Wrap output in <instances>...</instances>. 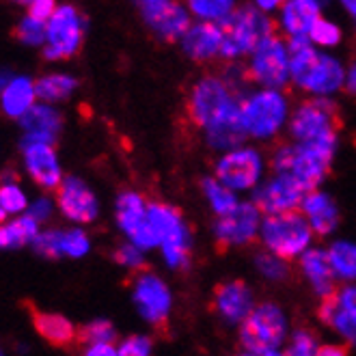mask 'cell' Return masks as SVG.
Returning a JSON list of instances; mask_svg holds the SVG:
<instances>
[{
    "mask_svg": "<svg viewBox=\"0 0 356 356\" xmlns=\"http://www.w3.org/2000/svg\"><path fill=\"white\" fill-rule=\"evenodd\" d=\"M240 104L238 91L229 87L225 78L205 76L191 91L188 113L214 149L232 152L242 147L240 143L246 138Z\"/></svg>",
    "mask_w": 356,
    "mask_h": 356,
    "instance_id": "6da1fadb",
    "label": "cell"
},
{
    "mask_svg": "<svg viewBox=\"0 0 356 356\" xmlns=\"http://www.w3.org/2000/svg\"><path fill=\"white\" fill-rule=\"evenodd\" d=\"M287 48L291 54V82L298 89L318 97H328L346 87V70L341 60L318 52L307 37L289 39Z\"/></svg>",
    "mask_w": 356,
    "mask_h": 356,
    "instance_id": "7a4b0ae2",
    "label": "cell"
},
{
    "mask_svg": "<svg viewBox=\"0 0 356 356\" xmlns=\"http://www.w3.org/2000/svg\"><path fill=\"white\" fill-rule=\"evenodd\" d=\"M334 149L337 145H281L272 156V169L294 179L305 193H313L326 177Z\"/></svg>",
    "mask_w": 356,
    "mask_h": 356,
    "instance_id": "3957f363",
    "label": "cell"
},
{
    "mask_svg": "<svg viewBox=\"0 0 356 356\" xmlns=\"http://www.w3.org/2000/svg\"><path fill=\"white\" fill-rule=\"evenodd\" d=\"M222 26L225 48L222 58H238L242 54H253L261 44L275 37L272 17L257 7H246L232 13Z\"/></svg>",
    "mask_w": 356,
    "mask_h": 356,
    "instance_id": "277c9868",
    "label": "cell"
},
{
    "mask_svg": "<svg viewBox=\"0 0 356 356\" xmlns=\"http://www.w3.org/2000/svg\"><path fill=\"white\" fill-rule=\"evenodd\" d=\"M259 238L268 253L277 255L281 259H294L302 257L313 240V232L302 216V212H287V214H275L266 216L261 220Z\"/></svg>",
    "mask_w": 356,
    "mask_h": 356,
    "instance_id": "5b68a950",
    "label": "cell"
},
{
    "mask_svg": "<svg viewBox=\"0 0 356 356\" xmlns=\"http://www.w3.org/2000/svg\"><path fill=\"white\" fill-rule=\"evenodd\" d=\"M339 111L328 97L302 102L289 119V132L302 145H337Z\"/></svg>",
    "mask_w": 356,
    "mask_h": 356,
    "instance_id": "8992f818",
    "label": "cell"
},
{
    "mask_svg": "<svg viewBox=\"0 0 356 356\" xmlns=\"http://www.w3.org/2000/svg\"><path fill=\"white\" fill-rule=\"evenodd\" d=\"M240 113H242V125L246 136L268 140L281 132V128L287 121L289 108H287V99L281 91L259 89L242 99Z\"/></svg>",
    "mask_w": 356,
    "mask_h": 356,
    "instance_id": "52a82bcc",
    "label": "cell"
},
{
    "mask_svg": "<svg viewBox=\"0 0 356 356\" xmlns=\"http://www.w3.org/2000/svg\"><path fill=\"white\" fill-rule=\"evenodd\" d=\"M149 220L158 236V246L162 248L164 261L171 268H186L191 264V232L173 205L160 201L149 203Z\"/></svg>",
    "mask_w": 356,
    "mask_h": 356,
    "instance_id": "ba28073f",
    "label": "cell"
},
{
    "mask_svg": "<svg viewBox=\"0 0 356 356\" xmlns=\"http://www.w3.org/2000/svg\"><path fill=\"white\" fill-rule=\"evenodd\" d=\"M287 320L285 313L275 302L257 305L250 316L240 324V341L248 354H268L277 352L285 339Z\"/></svg>",
    "mask_w": 356,
    "mask_h": 356,
    "instance_id": "9c48e42d",
    "label": "cell"
},
{
    "mask_svg": "<svg viewBox=\"0 0 356 356\" xmlns=\"http://www.w3.org/2000/svg\"><path fill=\"white\" fill-rule=\"evenodd\" d=\"M85 26H87L85 17H82V13L76 7L72 5L56 7L54 15L46 24L44 56L48 60H60L74 56L82 46Z\"/></svg>",
    "mask_w": 356,
    "mask_h": 356,
    "instance_id": "30bf717a",
    "label": "cell"
},
{
    "mask_svg": "<svg viewBox=\"0 0 356 356\" xmlns=\"http://www.w3.org/2000/svg\"><path fill=\"white\" fill-rule=\"evenodd\" d=\"M248 76L264 89L279 91L285 87L291 80V54L285 41L272 37L250 54Z\"/></svg>",
    "mask_w": 356,
    "mask_h": 356,
    "instance_id": "8fae6325",
    "label": "cell"
},
{
    "mask_svg": "<svg viewBox=\"0 0 356 356\" xmlns=\"http://www.w3.org/2000/svg\"><path fill=\"white\" fill-rule=\"evenodd\" d=\"M261 173L264 158L253 147H238L232 152H225L216 162V179L234 193L257 188Z\"/></svg>",
    "mask_w": 356,
    "mask_h": 356,
    "instance_id": "7c38bea8",
    "label": "cell"
},
{
    "mask_svg": "<svg viewBox=\"0 0 356 356\" xmlns=\"http://www.w3.org/2000/svg\"><path fill=\"white\" fill-rule=\"evenodd\" d=\"M117 225L140 250L158 246V236L149 220V203L138 193H121L117 199Z\"/></svg>",
    "mask_w": 356,
    "mask_h": 356,
    "instance_id": "4fadbf2b",
    "label": "cell"
},
{
    "mask_svg": "<svg viewBox=\"0 0 356 356\" xmlns=\"http://www.w3.org/2000/svg\"><path fill=\"white\" fill-rule=\"evenodd\" d=\"M261 232V212L255 203H240L234 212L220 216L214 234L222 248L246 246L253 242Z\"/></svg>",
    "mask_w": 356,
    "mask_h": 356,
    "instance_id": "5bb4252c",
    "label": "cell"
},
{
    "mask_svg": "<svg viewBox=\"0 0 356 356\" xmlns=\"http://www.w3.org/2000/svg\"><path fill=\"white\" fill-rule=\"evenodd\" d=\"M140 15L147 29L164 41L184 39L188 29L193 26L191 13L171 0H145L140 3Z\"/></svg>",
    "mask_w": 356,
    "mask_h": 356,
    "instance_id": "9a60e30c",
    "label": "cell"
},
{
    "mask_svg": "<svg viewBox=\"0 0 356 356\" xmlns=\"http://www.w3.org/2000/svg\"><path fill=\"white\" fill-rule=\"evenodd\" d=\"M134 305L140 316L152 324H164L171 313V291L166 283L152 275V272H138L134 279Z\"/></svg>",
    "mask_w": 356,
    "mask_h": 356,
    "instance_id": "2e32d148",
    "label": "cell"
},
{
    "mask_svg": "<svg viewBox=\"0 0 356 356\" xmlns=\"http://www.w3.org/2000/svg\"><path fill=\"white\" fill-rule=\"evenodd\" d=\"M305 195L307 193L294 179H289L285 175H275L266 184L257 186L253 203L266 216H275V214L296 212L302 203V199H305Z\"/></svg>",
    "mask_w": 356,
    "mask_h": 356,
    "instance_id": "e0dca14e",
    "label": "cell"
},
{
    "mask_svg": "<svg viewBox=\"0 0 356 356\" xmlns=\"http://www.w3.org/2000/svg\"><path fill=\"white\" fill-rule=\"evenodd\" d=\"M320 318L334 332L356 346V283H350L322 300Z\"/></svg>",
    "mask_w": 356,
    "mask_h": 356,
    "instance_id": "ac0fdd59",
    "label": "cell"
},
{
    "mask_svg": "<svg viewBox=\"0 0 356 356\" xmlns=\"http://www.w3.org/2000/svg\"><path fill=\"white\" fill-rule=\"evenodd\" d=\"M56 203H58V209L63 212V216L70 218L72 222L87 225V222H93L99 214L97 197L80 177L63 179V184L58 186Z\"/></svg>",
    "mask_w": 356,
    "mask_h": 356,
    "instance_id": "d6986e66",
    "label": "cell"
},
{
    "mask_svg": "<svg viewBox=\"0 0 356 356\" xmlns=\"http://www.w3.org/2000/svg\"><path fill=\"white\" fill-rule=\"evenodd\" d=\"M22 160H24L29 175L41 188L52 191V188H58L63 184L60 162L52 145L22 140Z\"/></svg>",
    "mask_w": 356,
    "mask_h": 356,
    "instance_id": "ffe728a7",
    "label": "cell"
},
{
    "mask_svg": "<svg viewBox=\"0 0 356 356\" xmlns=\"http://www.w3.org/2000/svg\"><path fill=\"white\" fill-rule=\"evenodd\" d=\"M214 309L229 324H242L253 311V291L242 281H229L216 287Z\"/></svg>",
    "mask_w": 356,
    "mask_h": 356,
    "instance_id": "44dd1931",
    "label": "cell"
},
{
    "mask_svg": "<svg viewBox=\"0 0 356 356\" xmlns=\"http://www.w3.org/2000/svg\"><path fill=\"white\" fill-rule=\"evenodd\" d=\"M181 48L195 60H212L222 56V48H225L222 26L207 24V22L193 24L181 39Z\"/></svg>",
    "mask_w": 356,
    "mask_h": 356,
    "instance_id": "7402d4cb",
    "label": "cell"
},
{
    "mask_svg": "<svg viewBox=\"0 0 356 356\" xmlns=\"http://www.w3.org/2000/svg\"><path fill=\"white\" fill-rule=\"evenodd\" d=\"M63 128L60 113L50 104H37V106L22 119L24 140L29 143H46L54 145Z\"/></svg>",
    "mask_w": 356,
    "mask_h": 356,
    "instance_id": "603a6c76",
    "label": "cell"
},
{
    "mask_svg": "<svg viewBox=\"0 0 356 356\" xmlns=\"http://www.w3.org/2000/svg\"><path fill=\"white\" fill-rule=\"evenodd\" d=\"M300 209H302V216L307 218L311 232L316 236H328L334 232V227L339 222V212H337V205L334 201L320 193V191H313V193H307L302 203H300Z\"/></svg>",
    "mask_w": 356,
    "mask_h": 356,
    "instance_id": "cb8c5ba5",
    "label": "cell"
},
{
    "mask_svg": "<svg viewBox=\"0 0 356 356\" xmlns=\"http://www.w3.org/2000/svg\"><path fill=\"white\" fill-rule=\"evenodd\" d=\"M35 99H37L35 82L26 76H13L5 91L0 93V108H3L7 117L22 121L37 106Z\"/></svg>",
    "mask_w": 356,
    "mask_h": 356,
    "instance_id": "d4e9b609",
    "label": "cell"
},
{
    "mask_svg": "<svg viewBox=\"0 0 356 356\" xmlns=\"http://www.w3.org/2000/svg\"><path fill=\"white\" fill-rule=\"evenodd\" d=\"M320 17V5L313 0H291V3L281 5V26L289 39H309V33Z\"/></svg>",
    "mask_w": 356,
    "mask_h": 356,
    "instance_id": "484cf974",
    "label": "cell"
},
{
    "mask_svg": "<svg viewBox=\"0 0 356 356\" xmlns=\"http://www.w3.org/2000/svg\"><path fill=\"white\" fill-rule=\"evenodd\" d=\"M300 270H302V275L309 279V283L313 285V289L322 296V300L334 294V289H332L334 275L330 270L326 250L309 248L307 253L300 257Z\"/></svg>",
    "mask_w": 356,
    "mask_h": 356,
    "instance_id": "4316f807",
    "label": "cell"
},
{
    "mask_svg": "<svg viewBox=\"0 0 356 356\" xmlns=\"http://www.w3.org/2000/svg\"><path fill=\"white\" fill-rule=\"evenodd\" d=\"M33 322L37 332L52 346H70L76 339L74 324L58 313H35Z\"/></svg>",
    "mask_w": 356,
    "mask_h": 356,
    "instance_id": "83f0119b",
    "label": "cell"
},
{
    "mask_svg": "<svg viewBox=\"0 0 356 356\" xmlns=\"http://www.w3.org/2000/svg\"><path fill=\"white\" fill-rule=\"evenodd\" d=\"M328 264L334 279H341L348 285L356 283V244L352 242H334L328 250Z\"/></svg>",
    "mask_w": 356,
    "mask_h": 356,
    "instance_id": "f1b7e54d",
    "label": "cell"
},
{
    "mask_svg": "<svg viewBox=\"0 0 356 356\" xmlns=\"http://www.w3.org/2000/svg\"><path fill=\"white\" fill-rule=\"evenodd\" d=\"M39 222L33 220L29 214L15 218L11 222L0 225V248H17L29 242H35L39 236Z\"/></svg>",
    "mask_w": 356,
    "mask_h": 356,
    "instance_id": "f546056e",
    "label": "cell"
},
{
    "mask_svg": "<svg viewBox=\"0 0 356 356\" xmlns=\"http://www.w3.org/2000/svg\"><path fill=\"white\" fill-rule=\"evenodd\" d=\"M37 89V99H41V104H56L67 99L74 91H76V78H72L70 74H48L44 78H39L35 82Z\"/></svg>",
    "mask_w": 356,
    "mask_h": 356,
    "instance_id": "4dcf8cb0",
    "label": "cell"
},
{
    "mask_svg": "<svg viewBox=\"0 0 356 356\" xmlns=\"http://www.w3.org/2000/svg\"><path fill=\"white\" fill-rule=\"evenodd\" d=\"M203 195L205 199L212 205V209L220 216H227L229 212H234V209L240 205L238 197L234 191H229L225 184H220L216 177H207L203 179Z\"/></svg>",
    "mask_w": 356,
    "mask_h": 356,
    "instance_id": "1f68e13d",
    "label": "cell"
},
{
    "mask_svg": "<svg viewBox=\"0 0 356 356\" xmlns=\"http://www.w3.org/2000/svg\"><path fill=\"white\" fill-rule=\"evenodd\" d=\"M191 11L201 19V22L220 26L232 17L236 7H234V3H229V0H193Z\"/></svg>",
    "mask_w": 356,
    "mask_h": 356,
    "instance_id": "d6a6232c",
    "label": "cell"
},
{
    "mask_svg": "<svg viewBox=\"0 0 356 356\" xmlns=\"http://www.w3.org/2000/svg\"><path fill=\"white\" fill-rule=\"evenodd\" d=\"M89 248L91 240L82 229H60V257H85Z\"/></svg>",
    "mask_w": 356,
    "mask_h": 356,
    "instance_id": "836d02e7",
    "label": "cell"
},
{
    "mask_svg": "<svg viewBox=\"0 0 356 356\" xmlns=\"http://www.w3.org/2000/svg\"><path fill=\"white\" fill-rule=\"evenodd\" d=\"M0 205L9 214H22L24 209H29V197L22 188L15 184H3L0 186Z\"/></svg>",
    "mask_w": 356,
    "mask_h": 356,
    "instance_id": "e575fe53",
    "label": "cell"
},
{
    "mask_svg": "<svg viewBox=\"0 0 356 356\" xmlns=\"http://www.w3.org/2000/svg\"><path fill=\"white\" fill-rule=\"evenodd\" d=\"M78 339L87 346H95V343H113L115 339V328L111 322L106 320H95L87 326H82L78 332Z\"/></svg>",
    "mask_w": 356,
    "mask_h": 356,
    "instance_id": "d590c367",
    "label": "cell"
},
{
    "mask_svg": "<svg viewBox=\"0 0 356 356\" xmlns=\"http://www.w3.org/2000/svg\"><path fill=\"white\" fill-rule=\"evenodd\" d=\"M15 37L24 46H44L46 44V24L33 17H24L15 29Z\"/></svg>",
    "mask_w": 356,
    "mask_h": 356,
    "instance_id": "8d00e7d4",
    "label": "cell"
},
{
    "mask_svg": "<svg viewBox=\"0 0 356 356\" xmlns=\"http://www.w3.org/2000/svg\"><path fill=\"white\" fill-rule=\"evenodd\" d=\"M309 41H313V44H318L322 48H332L341 41V31L337 24L330 22V19L320 17L316 26H313V31L309 33Z\"/></svg>",
    "mask_w": 356,
    "mask_h": 356,
    "instance_id": "74e56055",
    "label": "cell"
},
{
    "mask_svg": "<svg viewBox=\"0 0 356 356\" xmlns=\"http://www.w3.org/2000/svg\"><path fill=\"white\" fill-rule=\"evenodd\" d=\"M255 264H257V270L261 272L266 279H270V281H283L289 275L287 261L281 259V257H277V255H272V253H259L257 259H255Z\"/></svg>",
    "mask_w": 356,
    "mask_h": 356,
    "instance_id": "f35d334b",
    "label": "cell"
},
{
    "mask_svg": "<svg viewBox=\"0 0 356 356\" xmlns=\"http://www.w3.org/2000/svg\"><path fill=\"white\" fill-rule=\"evenodd\" d=\"M320 350L318 341H316V334L311 330H296L291 334V341H289V348H287V356H316Z\"/></svg>",
    "mask_w": 356,
    "mask_h": 356,
    "instance_id": "ab89813d",
    "label": "cell"
},
{
    "mask_svg": "<svg viewBox=\"0 0 356 356\" xmlns=\"http://www.w3.org/2000/svg\"><path fill=\"white\" fill-rule=\"evenodd\" d=\"M33 246L35 253L41 257H50V259L60 257V229H46V232H41L33 242Z\"/></svg>",
    "mask_w": 356,
    "mask_h": 356,
    "instance_id": "60d3db41",
    "label": "cell"
},
{
    "mask_svg": "<svg viewBox=\"0 0 356 356\" xmlns=\"http://www.w3.org/2000/svg\"><path fill=\"white\" fill-rule=\"evenodd\" d=\"M115 259L117 264H121L123 268H128V270H134L138 272L143 266H145V255H143V250L134 244H121L117 250H115Z\"/></svg>",
    "mask_w": 356,
    "mask_h": 356,
    "instance_id": "b9f144b4",
    "label": "cell"
},
{
    "mask_svg": "<svg viewBox=\"0 0 356 356\" xmlns=\"http://www.w3.org/2000/svg\"><path fill=\"white\" fill-rule=\"evenodd\" d=\"M119 356H152V341L143 334L128 337L119 348Z\"/></svg>",
    "mask_w": 356,
    "mask_h": 356,
    "instance_id": "7bdbcfd3",
    "label": "cell"
},
{
    "mask_svg": "<svg viewBox=\"0 0 356 356\" xmlns=\"http://www.w3.org/2000/svg\"><path fill=\"white\" fill-rule=\"evenodd\" d=\"M52 212H54V203H52L48 197H41V199H37L35 203L29 205V216H31L33 220H37L39 225H41V222H46V220H50Z\"/></svg>",
    "mask_w": 356,
    "mask_h": 356,
    "instance_id": "ee69618b",
    "label": "cell"
},
{
    "mask_svg": "<svg viewBox=\"0 0 356 356\" xmlns=\"http://www.w3.org/2000/svg\"><path fill=\"white\" fill-rule=\"evenodd\" d=\"M56 5L52 0H35V3H29V17L39 19V22L48 24V19L54 15Z\"/></svg>",
    "mask_w": 356,
    "mask_h": 356,
    "instance_id": "f6af8a7d",
    "label": "cell"
},
{
    "mask_svg": "<svg viewBox=\"0 0 356 356\" xmlns=\"http://www.w3.org/2000/svg\"><path fill=\"white\" fill-rule=\"evenodd\" d=\"M82 356H119V350L113 343H95V346H87Z\"/></svg>",
    "mask_w": 356,
    "mask_h": 356,
    "instance_id": "bcb514c9",
    "label": "cell"
},
{
    "mask_svg": "<svg viewBox=\"0 0 356 356\" xmlns=\"http://www.w3.org/2000/svg\"><path fill=\"white\" fill-rule=\"evenodd\" d=\"M316 356H348V350L343 346L328 343V346H320V350H318Z\"/></svg>",
    "mask_w": 356,
    "mask_h": 356,
    "instance_id": "7dc6e473",
    "label": "cell"
},
{
    "mask_svg": "<svg viewBox=\"0 0 356 356\" xmlns=\"http://www.w3.org/2000/svg\"><path fill=\"white\" fill-rule=\"evenodd\" d=\"M346 89H348L350 93L356 95V65H352V67L346 72Z\"/></svg>",
    "mask_w": 356,
    "mask_h": 356,
    "instance_id": "c3c4849f",
    "label": "cell"
},
{
    "mask_svg": "<svg viewBox=\"0 0 356 356\" xmlns=\"http://www.w3.org/2000/svg\"><path fill=\"white\" fill-rule=\"evenodd\" d=\"M259 11H264V13H268V11H275L277 7H281L279 3H275V0H261V3H257L255 5Z\"/></svg>",
    "mask_w": 356,
    "mask_h": 356,
    "instance_id": "681fc988",
    "label": "cell"
},
{
    "mask_svg": "<svg viewBox=\"0 0 356 356\" xmlns=\"http://www.w3.org/2000/svg\"><path fill=\"white\" fill-rule=\"evenodd\" d=\"M343 7L350 11V15L356 19V0H348V3H343Z\"/></svg>",
    "mask_w": 356,
    "mask_h": 356,
    "instance_id": "f907efd6",
    "label": "cell"
},
{
    "mask_svg": "<svg viewBox=\"0 0 356 356\" xmlns=\"http://www.w3.org/2000/svg\"><path fill=\"white\" fill-rule=\"evenodd\" d=\"M5 218H7V212H5V209H3V205H0V225L5 222Z\"/></svg>",
    "mask_w": 356,
    "mask_h": 356,
    "instance_id": "816d5d0a",
    "label": "cell"
},
{
    "mask_svg": "<svg viewBox=\"0 0 356 356\" xmlns=\"http://www.w3.org/2000/svg\"><path fill=\"white\" fill-rule=\"evenodd\" d=\"M261 356H287V354H283V352H268V354H261Z\"/></svg>",
    "mask_w": 356,
    "mask_h": 356,
    "instance_id": "f5cc1de1",
    "label": "cell"
},
{
    "mask_svg": "<svg viewBox=\"0 0 356 356\" xmlns=\"http://www.w3.org/2000/svg\"><path fill=\"white\" fill-rule=\"evenodd\" d=\"M238 356H255V354H248V352H244V354H238Z\"/></svg>",
    "mask_w": 356,
    "mask_h": 356,
    "instance_id": "db71d44e",
    "label": "cell"
},
{
    "mask_svg": "<svg viewBox=\"0 0 356 356\" xmlns=\"http://www.w3.org/2000/svg\"><path fill=\"white\" fill-rule=\"evenodd\" d=\"M0 356H3V354H0Z\"/></svg>",
    "mask_w": 356,
    "mask_h": 356,
    "instance_id": "11a10c76",
    "label": "cell"
}]
</instances>
